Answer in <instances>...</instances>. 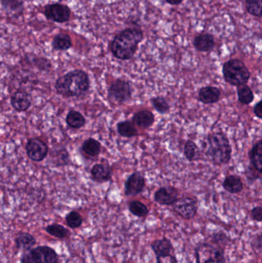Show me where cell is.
Listing matches in <instances>:
<instances>
[{"label": "cell", "instance_id": "ffe728a7", "mask_svg": "<svg viewBox=\"0 0 262 263\" xmlns=\"http://www.w3.org/2000/svg\"><path fill=\"white\" fill-rule=\"evenodd\" d=\"M15 245L19 250L24 252L30 251L36 243L35 237L28 233H20L15 238Z\"/></svg>", "mask_w": 262, "mask_h": 263}, {"label": "cell", "instance_id": "d6a6232c", "mask_svg": "<svg viewBox=\"0 0 262 263\" xmlns=\"http://www.w3.org/2000/svg\"><path fill=\"white\" fill-rule=\"evenodd\" d=\"M3 7L7 12H21L23 9V2L22 0H1Z\"/></svg>", "mask_w": 262, "mask_h": 263}, {"label": "cell", "instance_id": "603a6c76", "mask_svg": "<svg viewBox=\"0 0 262 263\" xmlns=\"http://www.w3.org/2000/svg\"><path fill=\"white\" fill-rule=\"evenodd\" d=\"M101 143L93 138H89L83 142L82 150L89 157H96L101 153Z\"/></svg>", "mask_w": 262, "mask_h": 263}, {"label": "cell", "instance_id": "52a82bcc", "mask_svg": "<svg viewBox=\"0 0 262 263\" xmlns=\"http://www.w3.org/2000/svg\"><path fill=\"white\" fill-rule=\"evenodd\" d=\"M43 13L48 20L54 23H65L69 21L72 12L70 8L66 5L55 3L46 5Z\"/></svg>", "mask_w": 262, "mask_h": 263}, {"label": "cell", "instance_id": "2e32d148", "mask_svg": "<svg viewBox=\"0 0 262 263\" xmlns=\"http://www.w3.org/2000/svg\"><path fill=\"white\" fill-rule=\"evenodd\" d=\"M91 176L96 182H109L112 178V168L106 164H95L91 170Z\"/></svg>", "mask_w": 262, "mask_h": 263}, {"label": "cell", "instance_id": "8992f818", "mask_svg": "<svg viewBox=\"0 0 262 263\" xmlns=\"http://www.w3.org/2000/svg\"><path fill=\"white\" fill-rule=\"evenodd\" d=\"M132 88L126 80H115L108 89V99L109 101L117 104H123L132 98Z\"/></svg>", "mask_w": 262, "mask_h": 263}, {"label": "cell", "instance_id": "f1b7e54d", "mask_svg": "<svg viewBox=\"0 0 262 263\" xmlns=\"http://www.w3.org/2000/svg\"><path fill=\"white\" fill-rule=\"evenodd\" d=\"M46 231L51 236L61 239L67 237L70 233L68 229L59 224H52L48 226L46 228Z\"/></svg>", "mask_w": 262, "mask_h": 263}, {"label": "cell", "instance_id": "277c9868", "mask_svg": "<svg viewBox=\"0 0 262 263\" xmlns=\"http://www.w3.org/2000/svg\"><path fill=\"white\" fill-rule=\"evenodd\" d=\"M223 74L225 81L232 86L247 84L251 73L244 63L238 59L229 60L223 64Z\"/></svg>", "mask_w": 262, "mask_h": 263}, {"label": "cell", "instance_id": "b9f144b4", "mask_svg": "<svg viewBox=\"0 0 262 263\" xmlns=\"http://www.w3.org/2000/svg\"><path fill=\"white\" fill-rule=\"evenodd\" d=\"M262 100H260L258 103H257L255 105L253 108V112L254 114H255V117H258V119L261 120L262 119Z\"/></svg>", "mask_w": 262, "mask_h": 263}, {"label": "cell", "instance_id": "f546056e", "mask_svg": "<svg viewBox=\"0 0 262 263\" xmlns=\"http://www.w3.org/2000/svg\"><path fill=\"white\" fill-rule=\"evenodd\" d=\"M246 9L252 16H262V0H246Z\"/></svg>", "mask_w": 262, "mask_h": 263}, {"label": "cell", "instance_id": "d590c367", "mask_svg": "<svg viewBox=\"0 0 262 263\" xmlns=\"http://www.w3.org/2000/svg\"><path fill=\"white\" fill-rule=\"evenodd\" d=\"M34 64L38 69L42 71L49 70L51 66H52L50 61L46 58H43V57L35 58L34 60Z\"/></svg>", "mask_w": 262, "mask_h": 263}, {"label": "cell", "instance_id": "ba28073f", "mask_svg": "<svg viewBox=\"0 0 262 263\" xmlns=\"http://www.w3.org/2000/svg\"><path fill=\"white\" fill-rule=\"evenodd\" d=\"M174 211L184 219H192L195 217L198 212V202L195 198H179L172 205Z\"/></svg>", "mask_w": 262, "mask_h": 263}, {"label": "cell", "instance_id": "5b68a950", "mask_svg": "<svg viewBox=\"0 0 262 263\" xmlns=\"http://www.w3.org/2000/svg\"><path fill=\"white\" fill-rule=\"evenodd\" d=\"M196 263H226L225 250L212 242H199L195 248Z\"/></svg>", "mask_w": 262, "mask_h": 263}, {"label": "cell", "instance_id": "4fadbf2b", "mask_svg": "<svg viewBox=\"0 0 262 263\" xmlns=\"http://www.w3.org/2000/svg\"><path fill=\"white\" fill-rule=\"evenodd\" d=\"M10 103L17 112H26L31 107L32 98L26 91L17 90L11 97Z\"/></svg>", "mask_w": 262, "mask_h": 263}, {"label": "cell", "instance_id": "cb8c5ba5", "mask_svg": "<svg viewBox=\"0 0 262 263\" xmlns=\"http://www.w3.org/2000/svg\"><path fill=\"white\" fill-rule=\"evenodd\" d=\"M66 124L74 129L83 128L86 125V119L78 111L70 110L68 112L66 118Z\"/></svg>", "mask_w": 262, "mask_h": 263}, {"label": "cell", "instance_id": "ab89813d", "mask_svg": "<svg viewBox=\"0 0 262 263\" xmlns=\"http://www.w3.org/2000/svg\"><path fill=\"white\" fill-rule=\"evenodd\" d=\"M252 247L254 249V250L258 252V253H261L262 248V237L261 233H259L256 237L252 240Z\"/></svg>", "mask_w": 262, "mask_h": 263}, {"label": "cell", "instance_id": "8d00e7d4", "mask_svg": "<svg viewBox=\"0 0 262 263\" xmlns=\"http://www.w3.org/2000/svg\"><path fill=\"white\" fill-rule=\"evenodd\" d=\"M246 177H247L248 180L250 182H254V181L257 180V179H261V173L255 170L252 165H249L246 170Z\"/></svg>", "mask_w": 262, "mask_h": 263}, {"label": "cell", "instance_id": "74e56055", "mask_svg": "<svg viewBox=\"0 0 262 263\" xmlns=\"http://www.w3.org/2000/svg\"><path fill=\"white\" fill-rule=\"evenodd\" d=\"M251 218L252 220L261 222L262 221V207L261 205L254 207L251 211Z\"/></svg>", "mask_w": 262, "mask_h": 263}, {"label": "cell", "instance_id": "7a4b0ae2", "mask_svg": "<svg viewBox=\"0 0 262 263\" xmlns=\"http://www.w3.org/2000/svg\"><path fill=\"white\" fill-rule=\"evenodd\" d=\"M90 87L87 72L82 69L70 71L57 79L55 89L58 95L66 98L80 97L85 95Z\"/></svg>", "mask_w": 262, "mask_h": 263}, {"label": "cell", "instance_id": "d6986e66", "mask_svg": "<svg viewBox=\"0 0 262 263\" xmlns=\"http://www.w3.org/2000/svg\"><path fill=\"white\" fill-rule=\"evenodd\" d=\"M223 188L232 194L241 193L244 189V184L239 176L230 175L223 181Z\"/></svg>", "mask_w": 262, "mask_h": 263}, {"label": "cell", "instance_id": "f35d334b", "mask_svg": "<svg viewBox=\"0 0 262 263\" xmlns=\"http://www.w3.org/2000/svg\"><path fill=\"white\" fill-rule=\"evenodd\" d=\"M157 263H178L176 257L174 255L169 254L166 256H157Z\"/></svg>", "mask_w": 262, "mask_h": 263}, {"label": "cell", "instance_id": "484cf974", "mask_svg": "<svg viewBox=\"0 0 262 263\" xmlns=\"http://www.w3.org/2000/svg\"><path fill=\"white\" fill-rule=\"evenodd\" d=\"M237 93H238V101L243 105L251 104L255 99L253 91L247 84L238 86Z\"/></svg>", "mask_w": 262, "mask_h": 263}, {"label": "cell", "instance_id": "5bb4252c", "mask_svg": "<svg viewBox=\"0 0 262 263\" xmlns=\"http://www.w3.org/2000/svg\"><path fill=\"white\" fill-rule=\"evenodd\" d=\"M221 90L215 86H204L198 91V100L204 104L218 103L221 98Z\"/></svg>", "mask_w": 262, "mask_h": 263}, {"label": "cell", "instance_id": "4dcf8cb0", "mask_svg": "<svg viewBox=\"0 0 262 263\" xmlns=\"http://www.w3.org/2000/svg\"><path fill=\"white\" fill-rule=\"evenodd\" d=\"M151 103H152L154 109L160 114H166L170 109V106L164 97H157L152 98L151 100Z\"/></svg>", "mask_w": 262, "mask_h": 263}, {"label": "cell", "instance_id": "ac0fdd59", "mask_svg": "<svg viewBox=\"0 0 262 263\" xmlns=\"http://www.w3.org/2000/svg\"><path fill=\"white\" fill-rule=\"evenodd\" d=\"M132 123L142 129H149L155 123V116L151 111L142 110L132 117Z\"/></svg>", "mask_w": 262, "mask_h": 263}, {"label": "cell", "instance_id": "9c48e42d", "mask_svg": "<svg viewBox=\"0 0 262 263\" xmlns=\"http://www.w3.org/2000/svg\"><path fill=\"white\" fill-rule=\"evenodd\" d=\"M26 154L33 162L44 160L49 153V147L38 138H31L26 145Z\"/></svg>", "mask_w": 262, "mask_h": 263}, {"label": "cell", "instance_id": "1f68e13d", "mask_svg": "<svg viewBox=\"0 0 262 263\" xmlns=\"http://www.w3.org/2000/svg\"><path fill=\"white\" fill-rule=\"evenodd\" d=\"M66 222L71 229H78L83 225V219L81 215L76 211H71L66 216Z\"/></svg>", "mask_w": 262, "mask_h": 263}, {"label": "cell", "instance_id": "d4e9b609", "mask_svg": "<svg viewBox=\"0 0 262 263\" xmlns=\"http://www.w3.org/2000/svg\"><path fill=\"white\" fill-rule=\"evenodd\" d=\"M117 131L122 137L132 138L138 135V132L132 121L125 120L117 124Z\"/></svg>", "mask_w": 262, "mask_h": 263}, {"label": "cell", "instance_id": "60d3db41", "mask_svg": "<svg viewBox=\"0 0 262 263\" xmlns=\"http://www.w3.org/2000/svg\"><path fill=\"white\" fill-rule=\"evenodd\" d=\"M21 263H36L34 260L30 251L25 252L21 258Z\"/></svg>", "mask_w": 262, "mask_h": 263}, {"label": "cell", "instance_id": "30bf717a", "mask_svg": "<svg viewBox=\"0 0 262 263\" xmlns=\"http://www.w3.org/2000/svg\"><path fill=\"white\" fill-rule=\"evenodd\" d=\"M146 186V179L140 173H133L125 182V195L134 196L143 193Z\"/></svg>", "mask_w": 262, "mask_h": 263}, {"label": "cell", "instance_id": "6da1fadb", "mask_svg": "<svg viewBox=\"0 0 262 263\" xmlns=\"http://www.w3.org/2000/svg\"><path fill=\"white\" fill-rule=\"evenodd\" d=\"M143 39L144 33L139 28H126L114 37L109 49L117 60L123 61L131 60L138 50V45Z\"/></svg>", "mask_w": 262, "mask_h": 263}, {"label": "cell", "instance_id": "4316f807", "mask_svg": "<svg viewBox=\"0 0 262 263\" xmlns=\"http://www.w3.org/2000/svg\"><path fill=\"white\" fill-rule=\"evenodd\" d=\"M52 157L53 158V163L55 166H64L69 162V154L66 148L52 150Z\"/></svg>", "mask_w": 262, "mask_h": 263}, {"label": "cell", "instance_id": "e0dca14e", "mask_svg": "<svg viewBox=\"0 0 262 263\" xmlns=\"http://www.w3.org/2000/svg\"><path fill=\"white\" fill-rule=\"evenodd\" d=\"M151 248L157 256H166L172 254L174 252V247L172 241L166 237L163 239H155L151 243Z\"/></svg>", "mask_w": 262, "mask_h": 263}, {"label": "cell", "instance_id": "7bdbcfd3", "mask_svg": "<svg viewBox=\"0 0 262 263\" xmlns=\"http://www.w3.org/2000/svg\"><path fill=\"white\" fill-rule=\"evenodd\" d=\"M166 2L172 6H178L183 3V0H166Z\"/></svg>", "mask_w": 262, "mask_h": 263}, {"label": "cell", "instance_id": "7c38bea8", "mask_svg": "<svg viewBox=\"0 0 262 263\" xmlns=\"http://www.w3.org/2000/svg\"><path fill=\"white\" fill-rule=\"evenodd\" d=\"M178 199V191L173 186L161 187L154 194L155 202L163 205H172Z\"/></svg>", "mask_w": 262, "mask_h": 263}, {"label": "cell", "instance_id": "7402d4cb", "mask_svg": "<svg viewBox=\"0 0 262 263\" xmlns=\"http://www.w3.org/2000/svg\"><path fill=\"white\" fill-rule=\"evenodd\" d=\"M249 159H250L252 165L258 170L260 173H262V141L259 140L252 147L249 151Z\"/></svg>", "mask_w": 262, "mask_h": 263}, {"label": "cell", "instance_id": "e575fe53", "mask_svg": "<svg viewBox=\"0 0 262 263\" xmlns=\"http://www.w3.org/2000/svg\"><path fill=\"white\" fill-rule=\"evenodd\" d=\"M230 238L226 233H223V232H218V233H213L211 242L224 248L225 246L227 245L230 242Z\"/></svg>", "mask_w": 262, "mask_h": 263}, {"label": "cell", "instance_id": "9a60e30c", "mask_svg": "<svg viewBox=\"0 0 262 263\" xmlns=\"http://www.w3.org/2000/svg\"><path fill=\"white\" fill-rule=\"evenodd\" d=\"M215 42L212 34L200 33L194 38L193 46L199 52H210L215 47Z\"/></svg>", "mask_w": 262, "mask_h": 263}, {"label": "cell", "instance_id": "8fae6325", "mask_svg": "<svg viewBox=\"0 0 262 263\" xmlns=\"http://www.w3.org/2000/svg\"><path fill=\"white\" fill-rule=\"evenodd\" d=\"M31 254L36 263H58V256L56 252L46 246H41L30 250Z\"/></svg>", "mask_w": 262, "mask_h": 263}, {"label": "cell", "instance_id": "44dd1931", "mask_svg": "<svg viewBox=\"0 0 262 263\" xmlns=\"http://www.w3.org/2000/svg\"><path fill=\"white\" fill-rule=\"evenodd\" d=\"M52 46L54 50H69L72 46V38L66 33L57 34L52 40Z\"/></svg>", "mask_w": 262, "mask_h": 263}, {"label": "cell", "instance_id": "3957f363", "mask_svg": "<svg viewBox=\"0 0 262 263\" xmlns=\"http://www.w3.org/2000/svg\"><path fill=\"white\" fill-rule=\"evenodd\" d=\"M207 142L206 155L210 162L215 165H224L230 162L232 146L224 133L221 132L210 133L207 136Z\"/></svg>", "mask_w": 262, "mask_h": 263}, {"label": "cell", "instance_id": "836d02e7", "mask_svg": "<svg viewBox=\"0 0 262 263\" xmlns=\"http://www.w3.org/2000/svg\"><path fill=\"white\" fill-rule=\"evenodd\" d=\"M198 146L195 142L191 140H188L185 144L184 154L186 159L189 162H192L195 159L197 153H198Z\"/></svg>", "mask_w": 262, "mask_h": 263}, {"label": "cell", "instance_id": "83f0119b", "mask_svg": "<svg viewBox=\"0 0 262 263\" xmlns=\"http://www.w3.org/2000/svg\"><path fill=\"white\" fill-rule=\"evenodd\" d=\"M129 210L131 214L138 218L146 217L149 213L147 205L138 200L131 201L129 202Z\"/></svg>", "mask_w": 262, "mask_h": 263}]
</instances>
